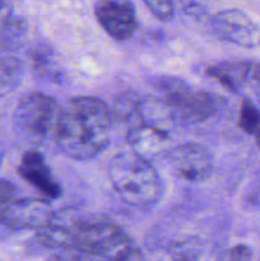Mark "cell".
<instances>
[{
	"label": "cell",
	"instance_id": "6da1fadb",
	"mask_svg": "<svg viewBox=\"0 0 260 261\" xmlns=\"http://www.w3.org/2000/svg\"><path fill=\"white\" fill-rule=\"evenodd\" d=\"M112 111L97 97H74L60 110L54 140L58 149L75 161H88L111 143Z\"/></svg>",
	"mask_w": 260,
	"mask_h": 261
},
{
	"label": "cell",
	"instance_id": "7a4b0ae2",
	"mask_svg": "<svg viewBox=\"0 0 260 261\" xmlns=\"http://www.w3.org/2000/svg\"><path fill=\"white\" fill-rule=\"evenodd\" d=\"M109 178L117 195L127 205L150 209L163 195V181L148 158L135 150H122L112 157Z\"/></svg>",
	"mask_w": 260,
	"mask_h": 261
},
{
	"label": "cell",
	"instance_id": "3957f363",
	"mask_svg": "<svg viewBox=\"0 0 260 261\" xmlns=\"http://www.w3.org/2000/svg\"><path fill=\"white\" fill-rule=\"evenodd\" d=\"M152 84L161 98L170 106L178 125L200 124L223 109V98L209 92L194 89L180 76H157Z\"/></svg>",
	"mask_w": 260,
	"mask_h": 261
},
{
	"label": "cell",
	"instance_id": "277c9868",
	"mask_svg": "<svg viewBox=\"0 0 260 261\" xmlns=\"http://www.w3.org/2000/svg\"><path fill=\"white\" fill-rule=\"evenodd\" d=\"M61 107L48 94L28 92L23 94L13 112V127L17 137L32 145L54 139Z\"/></svg>",
	"mask_w": 260,
	"mask_h": 261
},
{
	"label": "cell",
	"instance_id": "5b68a950",
	"mask_svg": "<svg viewBox=\"0 0 260 261\" xmlns=\"http://www.w3.org/2000/svg\"><path fill=\"white\" fill-rule=\"evenodd\" d=\"M53 213L48 199H13L0 209V237L8 232L37 231L47 223Z\"/></svg>",
	"mask_w": 260,
	"mask_h": 261
},
{
	"label": "cell",
	"instance_id": "8992f818",
	"mask_svg": "<svg viewBox=\"0 0 260 261\" xmlns=\"http://www.w3.org/2000/svg\"><path fill=\"white\" fill-rule=\"evenodd\" d=\"M171 170L177 177L191 184H201L213 173V154L199 143H181L167 152Z\"/></svg>",
	"mask_w": 260,
	"mask_h": 261
},
{
	"label": "cell",
	"instance_id": "52a82bcc",
	"mask_svg": "<svg viewBox=\"0 0 260 261\" xmlns=\"http://www.w3.org/2000/svg\"><path fill=\"white\" fill-rule=\"evenodd\" d=\"M93 12L102 30L119 42L130 40L139 27L132 0H97Z\"/></svg>",
	"mask_w": 260,
	"mask_h": 261
},
{
	"label": "cell",
	"instance_id": "ba28073f",
	"mask_svg": "<svg viewBox=\"0 0 260 261\" xmlns=\"http://www.w3.org/2000/svg\"><path fill=\"white\" fill-rule=\"evenodd\" d=\"M212 28L222 40L245 48L260 47V27L240 9H226L212 15Z\"/></svg>",
	"mask_w": 260,
	"mask_h": 261
},
{
	"label": "cell",
	"instance_id": "9c48e42d",
	"mask_svg": "<svg viewBox=\"0 0 260 261\" xmlns=\"http://www.w3.org/2000/svg\"><path fill=\"white\" fill-rule=\"evenodd\" d=\"M18 175L40 191L46 199L55 200L63 195V188L56 180L45 157L38 150H28L18 165Z\"/></svg>",
	"mask_w": 260,
	"mask_h": 261
},
{
	"label": "cell",
	"instance_id": "30bf717a",
	"mask_svg": "<svg viewBox=\"0 0 260 261\" xmlns=\"http://www.w3.org/2000/svg\"><path fill=\"white\" fill-rule=\"evenodd\" d=\"M27 31V20L13 14L12 0H0V55L17 50Z\"/></svg>",
	"mask_w": 260,
	"mask_h": 261
},
{
	"label": "cell",
	"instance_id": "8fae6325",
	"mask_svg": "<svg viewBox=\"0 0 260 261\" xmlns=\"http://www.w3.org/2000/svg\"><path fill=\"white\" fill-rule=\"evenodd\" d=\"M168 140L170 135L144 124L126 130V142L130 148L149 161L166 149Z\"/></svg>",
	"mask_w": 260,
	"mask_h": 261
},
{
	"label": "cell",
	"instance_id": "7c38bea8",
	"mask_svg": "<svg viewBox=\"0 0 260 261\" xmlns=\"http://www.w3.org/2000/svg\"><path fill=\"white\" fill-rule=\"evenodd\" d=\"M31 68L35 75L50 83H61L65 79V70L55 51L46 43H38L31 50Z\"/></svg>",
	"mask_w": 260,
	"mask_h": 261
},
{
	"label": "cell",
	"instance_id": "4fadbf2b",
	"mask_svg": "<svg viewBox=\"0 0 260 261\" xmlns=\"http://www.w3.org/2000/svg\"><path fill=\"white\" fill-rule=\"evenodd\" d=\"M140 116L144 125L152 126L160 132L171 135L177 126L170 106L161 97L145 96L140 98Z\"/></svg>",
	"mask_w": 260,
	"mask_h": 261
},
{
	"label": "cell",
	"instance_id": "5bb4252c",
	"mask_svg": "<svg viewBox=\"0 0 260 261\" xmlns=\"http://www.w3.org/2000/svg\"><path fill=\"white\" fill-rule=\"evenodd\" d=\"M250 61H222L209 66L206 74L221 86L233 93H241L246 88Z\"/></svg>",
	"mask_w": 260,
	"mask_h": 261
},
{
	"label": "cell",
	"instance_id": "9a60e30c",
	"mask_svg": "<svg viewBox=\"0 0 260 261\" xmlns=\"http://www.w3.org/2000/svg\"><path fill=\"white\" fill-rule=\"evenodd\" d=\"M140 98L134 91H125L120 94L114 103L112 116L114 120L121 122L126 126V130L130 127L142 125V116H140Z\"/></svg>",
	"mask_w": 260,
	"mask_h": 261
},
{
	"label": "cell",
	"instance_id": "2e32d148",
	"mask_svg": "<svg viewBox=\"0 0 260 261\" xmlns=\"http://www.w3.org/2000/svg\"><path fill=\"white\" fill-rule=\"evenodd\" d=\"M24 66L18 58L0 55V97L14 91L20 84Z\"/></svg>",
	"mask_w": 260,
	"mask_h": 261
},
{
	"label": "cell",
	"instance_id": "e0dca14e",
	"mask_svg": "<svg viewBox=\"0 0 260 261\" xmlns=\"http://www.w3.org/2000/svg\"><path fill=\"white\" fill-rule=\"evenodd\" d=\"M237 125L240 130L249 135H254L260 129V110L249 98L241 101Z\"/></svg>",
	"mask_w": 260,
	"mask_h": 261
},
{
	"label": "cell",
	"instance_id": "ac0fdd59",
	"mask_svg": "<svg viewBox=\"0 0 260 261\" xmlns=\"http://www.w3.org/2000/svg\"><path fill=\"white\" fill-rule=\"evenodd\" d=\"M142 2L161 22H171L173 19L172 0H142Z\"/></svg>",
	"mask_w": 260,
	"mask_h": 261
},
{
	"label": "cell",
	"instance_id": "d6986e66",
	"mask_svg": "<svg viewBox=\"0 0 260 261\" xmlns=\"http://www.w3.org/2000/svg\"><path fill=\"white\" fill-rule=\"evenodd\" d=\"M198 247L193 242L181 241L173 245L170 250V256L172 259H199Z\"/></svg>",
	"mask_w": 260,
	"mask_h": 261
},
{
	"label": "cell",
	"instance_id": "ffe728a7",
	"mask_svg": "<svg viewBox=\"0 0 260 261\" xmlns=\"http://www.w3.org/2000/svg\"><path fill=\"white\" fill-rule=\"evenodd\" d=\"M252 257V251L246 245H236L231 249L226 250L221 255V259L223 260H249Z\"/></svg>",
	"mask_w": 260,
	"mask_h": 261
},
{
	"label": "cell",
	"instance_id": "44dd1931",
	"mask_svg": "<svg viewBox=\"0 0 260 261\" xmlns=\"http://www.w3.org/2000/svg\"><path fill=\"white\" fill-rule=\"evenodd\" d=\"M177 4L184 10V13L191 17H203L206 13L203 5H200L195 0H177Z\"/></svg>",
	"mask_w": 260,
	"mask_h": 261
},
{
	"label": "cell",
	"instance_id": "7402d4cb",
	"mask_svg": "<svg viewBox=\"0 0 260 261\" xmlns=\"http://www.w3.org/2000/svg\"><path fill=\"white\" fill-rule=\"evenodd\" d=\"M17 194V188L14 184L7 180H0V209L12 201Z\"/></svg>",
	"mask_w": 260,
	"mask_h": 261
},
{
	"label": "cell",
	"instance_id": "603a6c76",
	"mask_svg": "<svg viewBox=\"0 0 260 261\" xmlns=\"http://www.w3.org/2000/svg\"><path fill=\"white\" fill-rule=\"evenodd\" d=\"M254 135H255V143H256V145L259 147V149H260V129L257 130Z\"/></svg>",
	"mask_w": 260,
	"mask_h": 261
},
{
	"label": "cell",
	"instance_id": "cb8c5ba5",
	"mask_svg": "<svg viewBox=\"0 0 260 261\" xmlns=\"http://www.w3.org/2000/svg\"><path fill=\"white\" fill-rule=\"evenodd\" d=\"M252 92H254V94H255V97H256L257 102H259V103H260V86L256 87V88H255Z\"/></svg>",
	"mask_w": 260,
	"mask_h": 261
},
{
	"label": "cell",
	"instance_id": "d4e9b609",
	"mask_svg": "<svg viewBox=\"0 0 260 261\" xmlns=\"http://www.w3.org/2000/svg\"><path fill=\"white\" fill-rule=\"evenodd\" d=\"M3 158H4V152H3V148H2V145H0V166H2Z\"/></svg>",
	"mask_w": 260,
	"mask_h": 261
}]
</instances>
